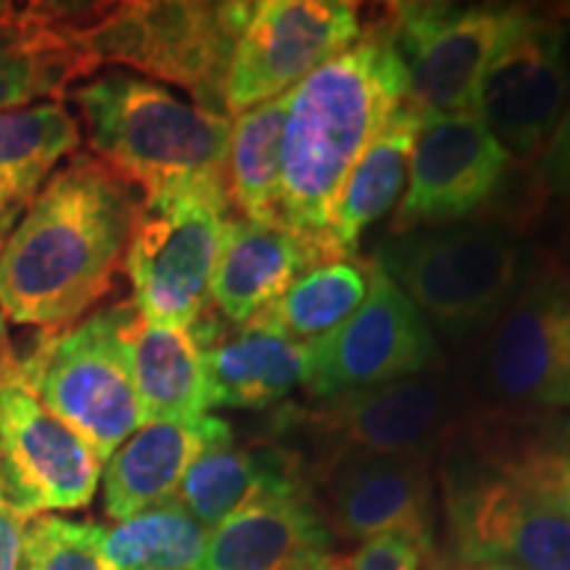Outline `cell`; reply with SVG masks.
Returning a JSON list of instances; mask_svg holds the SVG:
<instances>
[{"instance_id":"cell-1","label":"cell","mask_w":570,"mask_h":570,"mask_svg":"<svg viewBox=\"0 0 570 570\" xmlns=\"http://www.w3.org/2000/svg\"><path fill=\"white\" fill-rule=\"evenodd\" d=\"M142 190L92 154L42 185L0 244L6 323L67 331L111 294L125 269Z\"/></svg>"},{"instance_id":"cell-2","label":"cell","mask_w":570,"mask_h":570,"mask_svg":"<svg viewBox=\"0 0 570 570\" xmlns=\"http://www.w3.org/2000/svg\"><path fill=\"white\" fill-rule=\"evenodd\" d=\"M402 104L407 77L381 19L288 92L281 227L302 238L320 262L338 259L331 223L341 188Z\"/></svg>"},{"instance_id":"cell-3","label":"cell","mask_w":570,"mask_h":570,"mask_svg":"<svg viewBox=\"0 0 570 570\" xmlns=\"http://www.w3.org/2000/svg\"><path fill=\"white\" fill-rule=\"evenodd\" d=\"M90 151L142 196L198 183H227L233 122L175 96L164 85L106 71L71 88Z\"/></svg>"},{"instance_id":"cell-4","label":"cell","mask_w":570,"mask_h":570,"mask_svg":"<svg viewBox=\"0 0 570 570\" xmlns=\"http://www.w3.org/2000/svg\"><path fill=\"white\" fill-rule=\"evenodd\" d=\"M373 265L449 338L487 331L531 269L515 233L489 223L391 233L375 248Z\"/></svg>"},{"instance_id":"cell-5","label":"cell","mask_w":570,"mask_h":570,"mask_svg":"<svg viewBox=\"0 0 570 570\" xmlns=\"http://www.w3.org/2000/svg\"><path fill=\"white\" fill-rule=\"evenodd\" d=\"M252 11L254 3L209 0L98 3L80 38L98 67L119 63L177 85L196 106L225 114L227 69Z\"/></svg>"},{"instance_id":"cell-6","label":"cell","mask_w":570,"mask_h":570,"mask_svg":"<svg viewBox=\"0 0 570 570\" xmlns=\"http://www.w3.org/2000/svg\"><path fill=\"white\" fill-rule=\"evenodd\" d=\"M235 217L227 183L142 196L125 259L142 320L190 331L209 312L214 269Z\"/></svg>"},{"instance_id":"cell-7","label":"cell","mask_w":570,"mask_h":570,"mask_svg":"<svg viewBox=\"0 0 570 570\" xmlns=\"http://www.w3.org/2000/svg\"><path fill=\"white\" fill-rule=\"evenodd\" d=\"M132 315V302L98 309L67 331L48 333L27 356H17L24 386L75 428L101 462H109L142 425L127 352Z\"/></svg>"},{"instance_id":"cell-8","label":"cell","mask_w":570,"mask_h":570,"mask_svg":"<svg viewBox=\"0 0 570 570\" xmlns=\"http://www.w3.org/2000/svg\"><path fill=\"white\" fill-rule=\"evenodd\" d=\"M441 483L449 562L570 570V520L533 491L454 446L444 458Z\"/></svg>"},{"instance_id":"cell-9","label":"cell","mask_w":570,"mask_h":570,"mask_svg":"<svg viewBox=\"0 0 570 570\" xmlns=\"http://www.w3.org/2000/svg\"><path fill=\"white\" fill-rule=\"evenodd\" d=\"M475 391L489 410H570V277L529 269L508 309L487 327Z\"/></svg>"},{"instance_id":"cell-10","label":"cell","mask_w":570,"mask_h":570,"mask_svg":"<svg viewBox=\"0 0 570 570\" xmlns=\"http://www.w3.org/2000/svg\"><path fill=\"white\" fill-rule=\"evenodd\" d=\"M101 468L88 441L24 386L13 354L0 370V504L24 523L51 510H82Z\"/></svg>"},{"instance_id":"cell-11","label":"cell","mask_w":570,"mask_h":570,"mask_svg":"<svg viewBox=\"0 0 570 570\" xmlns=\"http://www.w3.org/2000/svg\"><path fill=\"white\" fill-rule=\"evenodd\" d=\"M570 96L568 35L552 17L512 9L483 69L475 114L510 161L537 159Z\"/></svg>"},{"instance_id":"cell-12","label":"cell","mask_w":570,"mask_h":570,"mask_svg":"<svg viewBox=\"0 0 570 570\" xmlns=\"http://www.w3.org/2000/svg\"><path fill=\"white\" fill-rule=\"evenodd\" d=\"M512 9L458 3H389L381 11L407 77V104L420 114L475 109L483 69Z\"/></svg>"},{"instance_id":"cell-13","label":"cell","mask_w":570,"mask_h":570,"mask_svg":"<svg viewBox=\"0 0 570 570\" xmlns=\"http://www.w3.org/2000/svg\"><path fill=\"white\" fill-rule=\"evenodd\" d=\"M362 6L348 0H262L240 32L225 80V114L281 98L360 40Z\"/></svg>"},{"instance_id":"cell-14","label":"cell","mask_w":570,"mask_h":570,"mask_svg":"<svg viewBox=\"0 0 570 570\" xmlns=\"http://www.w3.org/2000/svg\"><path fill=\"white\" fill-rule=\"evenodd\" d=\"M373 265V262H370ZM436 333L404 291L373 265L360 309L331 336L309 344L304 389L325 399L423 375L439 362Z\"/></svg>"},{"instance_id":"cell-15","label":"cell","mask_w":570,"mask_h":570,"mask_svg":"<svg viewBox=\"0 0 570 570\" xmlns=\"http://www.w3.org/2000/svg\"><path fill=\"white\" fill-rule=\"evenodd\" d=\"M510 156L475 111L428 114L412 148L410 180L391 233L458 225L491 202Z\"/></svg>"},{"instance_id":"cell-16","label":"cell","mask_w":570,"mask_h":570,"mask_svg":"<svg viewBox=\"0 0 570 570\" xmlns=\"http://www.w3.org/2000/svg\"><path fill=\"white\" fill-rule=\"evenodd\" d=\"M454 396L439 373H423L325 399L298 415L327 452L431 460L454 431Z\"/></svg>"},{"instance_id":"cell-17","label":"cell","mask_w":570,"mask_h":570,"mask_svg":"<svg viewBox=\"0 0 570 570\" xmlns=\"http://www.w3.org/2000/svg\"><path fill=\"white\" fill-rule=\"evenodd\" d=\"M320 512L331 533L367 541L404 533L436 558V502L428 460L327 452L317 473Z\"/></svg>"},{"instance_id":"cell-18","label":"cell","mask_w":570,"mask_h":570,"mask_svg":"<svg viewBox=\"0 0 570 570\" xmlns=\"http://www.w3.org/2000/svg\"><path fill=\"white\" fill-rule=\"evenodd\" d=\"M88 11L90 3H27L0 19V111L61 98L98 69L80 38Z\"/></svg>"},{"instance_id":"cell-19","label":"cell","mask_w":570,"mask_h":570,"mask_svg":"<svg viewBox=\"0 0 570 570\" xmlns=\"http://www.w3.org/2000/svg\"><path fill=\"white\" fill-rule=\"evenodd\" d=\"M190 331L204 354L212 407L265 410L304 386L309 344L256 323L230 325L212 309Z\"/></svg>"},{"instance_id":"cell-20","label":"cell","mask_w":570,"mask_h":570,"mask_svg":"<svg viewBox=\"0 0 570 570\" xmlns=\"http://www.w3.org/2000/svg\"><path fill=\"white\" fill-rule=\"evenodd\" d=\"M449 439L570 520V415L487 407L462 420Z\"/></svg>"},{"instance_id":"cell-21","label":"cell","mask_w":570,"mask_h":570,"mask_svg":"<svg viewBox=\"0 0 570 570\" xmlns=\"http://www.w3.org/2000/svg\"><path fill=\"white\" fill-rule=\"evenodd\" d=\"M333 554L312 491L265 497L209 531L198 570H315Z\"/></svg>"},{"instance_id":"cell-22","label":"cell","mask_w":570,"mask_h":570,"mask_svg":"<svg viewBox=\"0 0 570 570\" xmlns=\"http://www.w3.org/2000/svg\"><path fill=\"white\" fill-rule=\"evenodd\" d=\"M230 436L233 425L214 415L190 423L140 425L106 462L101 475L106 515L119 523L175 499L198 454Z\"/></svg>"},{"instance_id":"cell-23","label":"cell","mask_w":570,"mask_h":570,"mask_svg":"<svg viewBox=\"0 0 570 570\" xmlns=\"http://www.w3.org/2000/svg\"><path fill=\"white\" fill-rule=\"evenodd\" d=\"M312 491V479L296 452L283 446L235 444V439L214 441L198 454L177 489L175 502L194 515L206 531L246 504L265 497Z\"/></svg>"},{"instance_id":"cell-24","label":"cell","mask_w":570,"mask_h":570,"mask_svg":"<svg viewBox=\"0 0 570 570\" xmlns=\"http://www.w3.org/2000/svg\"><path fill=\"white\" fill-rule=\"evenodd\" d=\"M315 265L323 262L294 233L235 217L214 269V312L230 325L252 323Z\"/></svg>"},{"instance_id":"cell-25","label":"cell","mask_w":570,"mask_h":570,"mask_svg":"<svg viewBox=\"0 0 570 570\" xmlns=\"http://www.w3.org/2000/svg\"><path fill=\"white\" fill-rule=\"evenodd\" d=\"M127 352L142 425L190 423L212 410L204 354L185 327H164L135 315L127 325Z\"/></svg>"},{"instance_id":"cell-26","label":"cell","mask_w":570,"mask_h":570,"mask_svg":"<svg viewBox=\"0 0 570 570\" xmlns=\"http://www.w3.org/2000/svg\"><path fill=\"white\" fill-rule=\"evenodd\" d=\"M423 117L410 104L399 106L348 173L331 223V248L338 259L356 256L362 233L402 202Z\"/></svg>"},{"instance_id":"cell-27","label":"cell","mask_w":570,"mask_h":570,"mask_svg":"<svg viewBox=\"0 0 570 570\" xmlns=\"http://www.w3.org/2000/svg\"><path fill=\"white\" fill-rule=\"evenodd\" d=\"M80 142V125L61 104L0 111V244Z\"/></svg>"},{"instance_id":"cell-28","label":"cell","mask_w":570,"mask_h":570,"mask_svg":"<svg viewBox=\"0 0 570 570\" xmlns=\"http://www.w3.org/2000/svg\"><path fill=\"white\" fill-rule=\"evenodd\" d=\"M288 92L240 111L227 148V196L238 217L281 227L283 127Z\"/></svg>"},{"instance_id":"cell-29","label":"cell","mask_w":570,"mask_h":570,"mask_svg":"<svg viewBox=\"0 0 570 570\" xmlns=\"http://www.w3.org/2000/svg\"><path fill=\"white\" fill-rule=\"evenodd\" d=\"M370 273H373V265L356 256L309 267L252 323L302 341V344H315L331 336L360 309L370 291Z\"/></svg>"},{"instance_id":"cell-30","label":"cell","mask_w":570,"mask_h":570,"mask_svg":"<svg viewBox=\"0 0 570 570\" xmlns=\"http://www.w3.org/2000/svg\"><path fill=\"white\" fill-rule=\"evenodd\" d=\"M209 531L180 502L156 504L104 533L114 570H198Z\"/></svg>"},{"instance_id":"cell-31","label":"cell","mask_w":570,"mask_h":570,"mask_svg":"<svg viewBox=\"0 0 570 570\" xmlns=\"http://www.w3.org/2000/svg\"><path fill=\"white\" fill-rule=\"evenodd\" d=\"M104 525L38 515L24 523L19 570H114L104 552Z\"/></svg>"},{"instance_id":"cell-32","label":"cell","mask_w":570,"mask_h":570,"mask_svg":"<svg viewBox=\"0 0 570 570\" xmlns=\"http://www.w3.org/2000/svg\"><path fill=\"white\" fill-rule=\"evenodd\" d=\"M428 558L423 547L404 533H377L362 541L348 558V570H423Z\"/></svg>"},{"instance_id":"cell-33","label":"cell","mask_w":570,"mask_h":570,"mask_svg":"<svg viewBox=\"0 0 570 570\" xmlns=\"http://www.w3.org/2000/svg\"><path fill=\"white\" fill-rule=\"evenodd\" d=\"M537 159V180L541 190L552 198L570 202V101Z\"/></svg>"},{"instance_id":"cell-34","label":"cell","mask_w":570,"mask_h":570,"mask_svg":"<svg viewBox=\"0 0 570 570\" xmlns=\"http://www.w3.org/2000/svg\"><path fill=\"white\" fill-rule=\"evenodd\" d=\"M24 520L0 504V570H19Z\"/></svg>"},{"instance_id":"cell-35","label":"cell","mask_w":570,"mask_h":570,"mask_svg":"<svg viewBox=\"0 0 570 570\" xmlns=\"http://www.w3.org/2000/svg\"><path fill=\"white\" fill-rule=\"evenodd\" d=\"M13 356L11 344H9V327H6V317L0 312V370L9 365V360Z\"/></svg>"},{"instance_id":"cell-36","label":"cell","mask_w":570,"mask_h":570,"mask_svg":"<svg viewBox=\"0 0 570 570\" xmlns=\"http://www.w3.org/2000/svg\"><path fill=\"white\" fill-rule=\"evenodd\" d=\"M454 568L458 570H529V568L512 566V562H475V566H454Z\"/></svg>"},{"instance_id":"cell-37","label":"cell","mask_w":570,"mask_h":570,"mask_svg":"<svg viewBox=\"0 0 570 570\" xmlns=\"http://www.w3.org/2000/svg\"><path fill=\"white\" fill-rule=\"evenodd\" d=\"M315 570H348V562L344 558H336V554H331V558H325Z\"/></svg>"},{"instance_id":"cell-38","label":"cell","mask_w":570,"mask_h":570,"mask_svg":"<svg viewBox=\"0 0 570 570\" xmlns=\"http://www.w3.org/2000/svg\"><path fill=\"white\" fill-rule=\"evenodd\" d=\"M428 568H431V570H458L446 558H439V554L431 562H428Z\"/></svg>"},{"instance_id":"cell-39","label":"cell","mask_w":570,"mask_h":570,"mask_svg":"<svg viewBox=\"0 0 570 570\" xmlns=\"http://www.w3.org/2000/svg\"><path fill=\"white\" fill-rule=\"evenodd\" d=\"M552 19H570V3H560L552 9Z\"/></svg>"},{"instance_id":"cell-40","label":"cell","mask_w":570,"mask_h":570,"mask_svg":"<svg viewBox=\"0 0 570 570\" xmlns=\"http://www.w3.org/2000/svg\"><path fill=\"white\" fill-rule=\"evenodd\" d=\"M13 6H17V3H0V19L9 17V13L13 11Z\"/></svg>"}]
</instances>
